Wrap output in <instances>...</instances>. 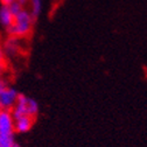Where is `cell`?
Wrapping results in <instances>:
<instances>
[{
    "instance_id": "6da1fadb",
    "label": "cell",
    "mask_w": 147,
    "mask_h": 147,
    "mask_svg": "<svg viewBox=\"0 0 147 147\" xmlns=\"http://www.w3.org/2000/svg\"><path fill=\"white\" fill-rule=\"evenodd\" d=\"M33 24H34V19L32 18L30 13L24 7L19 13L14 15L13 24L6 30L8 36L24 39V38H27L32 33Z\"/></svg>"
},
{
    "instance_id": "7a4b0ae2",
    "label": "cell",
    "mask_w": 147,
    "mask_h": 147,
    "mask_svg": "<svg viewBox=\"0 0 147 147\" xmlns=\"http://www.w3.org/2000/svg\"><path fill=\"white\" fill-rule=\"evenodd\" d=\"M39 109L40 105L38 100L24 94H19L13 109L11 110V113L13 118H18L21 116H29L32 118H36L39 113Z\"/></svg>"
},
{
    "instance_id": "3957f363",
    "label": "cell",
    "mask_w": 147,
    "mask_h": 147,
    "mask_svg": "<svg viewBox=\"0 0 147 147\" xmlns=\"http://www.w3.org/2000/svg\"><path fill=\"white\" fill-rule=\"evenodd\" d=\"M19 91L14 86L6 85L1 91H0V110L4 111H11L13 109L18 96H19Z\"/></svg>"
},
{
    "instance_id": "277c9868",
    "label": "cell",
    "mask_w": 147,
    "mask_h": 147,
    "mask_svg": "<svg viewBox=\"0 0 147 147\" xmlns=\"http://www.w3.org/2000/svg\"><path fill=\"white\" fill-rule=\"evenodd\" d=\"M21 39L14 38V36H8V39L1 45L5 57L7 59H13L15 56H19V54L21 53V45H20Z\"/></svg>"
},
{
    "instance_id": "5b68a950",
    "label": "cell",
    "mask_w": 147,
    "mask_h": 147,
    "mask_svg": "<svg viewBox=\"0 0 147 147\" xmlns=\"http://www.w3.org/2000/svg\"><path fill=\"white\" fill-rule=\"evenodd\" d=\"M14 121V132L19 134L28 133L35 123V118H32L29 116H21L18 118H13Z\"/></svg>"
},
{
    "instance_id": "8992f818",
    "label": "cell",
    "mask_w": 147,
    "mask_h": 147,
    "mask_svg": "<svg viewBox=\"0 0 147 147\" xmlns=\"http://www.w3.org/2000/svg\"><path fill=\"white\" fill-rule=\"evenodd\" d=\"M13 20H14V15L12 14L9 7L1 6V8H0V24L3 25V27L7 29L13 24Z\"/></svg>"
},
{
    "instance_id": "52a82bcc",
    "label": "cell",
    "mask_w": 147,
    "mask_h": 147,
    "mask_svg": "<svg viewBox=\"0 0 147 147\" xmlns=\"http://www.w3.org/2000/svg\"><path fill=\"white\" fill-rule=\"evenodd\" d=\"M29 1V5H30V15L34 19V21L38 19L40 13H41V9H42V0H28Z\"/></svg>"
},
{
    "instance_id": "ba28073f",
    "label": "cell",
    "mask_w": 147,
    "mask_h": 147,
    "mask_svg": "<svg viewBox=\"0 0 147 147\" xmlns=\"http://www.w3.org/2000/svg\"><path fill=\"white\" fill-rule=\"evenodd\" d=\"M15 142V133H0V147H13Z\"/></svg>"
},
{
    "instance_id": "9c48e42d",
    "label": "cell",
    "mask_w": 147,
    "mask_h": 147,
    "mask_svg": "<svg viewBox=\"0 0 147 147\" xmlns=\"http://www.w3.org/2000/svg\"><path fill=\"white\" fill-rule=\"evenodd\" d=\"M5 63H6V57H5V54H4L3 47H1V45H0V71L4 69Z\"/></svg>"
},
{
    "instance_id": "30bf717a",
    "label": "cell",
    "mask_w": 147,
    "mask_h": 147,
    "mask_svg": "<svg viewBox=\"0 0 147 147\" xmlns=\"http://www.w3.org/2000/svg\"><path fill=\"white\" fill-rule=\"evenodd\" d=\"M6 85H8V84H7V82H6V80H5L1 75H0V91H1Z\"/></svg>"
},
{
    "instance_id": "8fae6325",
    "label": "cell",
    "mask_w": 147,
    "mask_h": 147,
    "mask_svg": "<svg viewBox=\"0 0 147 147\" xmlns=\"http://www.w3.org/2000/svg\"><path fill=\"white\" fill-rule=\"evenodd\" d=\"M15 0H1V4H3V6H9Z\"/></svg>"
},
{
    "instance_id": "7c38bea8",
    "label": "cell",
    "mask_w": 147,
    "mask_h": 147,
    "mask_svg": "<svg viewBox=\"0 0 147 147\" xmlns=\"http://www.w3.org/2000/svg\"><path fill=\"white\" fill-rule=\"evenodd\" d=\"M16 1H18V3H19L20 5H22V6H25V5H26V4L28 3V0H16Z\"/></svg>"
},
{
    "instance_id": "4fadbf2b",
    "label": "cell",
    "mask_w": 147,
    "mask_h": 147,
    "mask_svg": "<svg viewBox=\"0 0 147 147\" xmlns=\"http://www.w3.org/2000/svg\"><path fill=\"white\" fill-rule=\"evenodd\" d=\"M13 147H21V146H20L19 144H18V142H15V144L13 145Z\"/></svg>"
}]
</instances>
